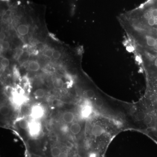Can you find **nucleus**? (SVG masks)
I'll use <instances>...</instances> for the list:
<instances>
[{"label":"nucleus","mask_w":157,"mask_h":157,"mask_svg":"<svg viewBox=\"0 0 157 157\" xmlns=\"http://www.w3.org/2000/svg\"><path fill=\"white\" fill-rule=\"evenodd\" d=\"M29 132L31 136L37 137L39 135L41 130L40 123L36 120H34L30 122L29 129Z\"/></svg>","instance_id":"1"},{"label":"nucleus","mask_w":157,"mask_h":157,"mask_svg":"<svg viewBox=\"0 0 157 157\" xmlns=\"http://www.w3.org/2000/svg\"><path fill=\"white\" fill-rule=\"evenodd\" d=\"M44 109L40 105H34L32 107L31 111V116L34 120L39 119L44 115Z\"/></svg>","instance_id":"2"},{"label":"nucleus","mask_w":157,"mask_h":157,"mask_svg":"<svg viewBox=\"0 0 157 157\" xmlns=\"http://www.w3.org/2000/svg\"><path fill=\"white\" fill-rule=\"evenodd\" d=\"M91 133L94 136L99 137L104 133V129L101 125H95L92 128Z\"/></svg>","instance_id":"3"},{"label":"nucleus","mask_w":157,"mask_h":157,"mask_svg":"<svg viewBox=\"0 0 157 157\" xmlns=\"http://www.w3.org/2000/svg\"><path fill=\"white\" fill-rule=\"evenodd\" d=\"M92 112L91 107L88 104H86L82 107L81 115L84 118H88Z\"/></svg>","instance_id":"4"},{"label":"nucleus","mask_w":157,"mask_h":157,"mask_svg":"<svg viewBox=\"0 0 157 157\" xmlns=\"http://www.w3.org/2000/svg\"><path fill=\"white\" fill-rule=\"evenodd\" d=\"M74 115L71 112H67L63 115V120L67 124L72 123L74 120Z\"/></svg>","instance_id":"5"},{"label":"nucleus","mask_w":157,"mask_h":157,"mask_svg":"<svg viewBox=\"0 0 157 157\" xmlns=\"http://www.w3.org/2000/svg\"><path fill=\"white\" fill-rule=\"evenodd\" d=\"M25 98L22 94H19L18 92H16L14 95L13 101L15 104L18 105H20L22 104L25 101Z\"/></svg>","instance_id":"6"},{"label":"nucleus","mask_w":157,"mask_h":157,"mask_svg":"<svg viewBox=\"0 0 157 157\" xmlns=\"http://www.w3.org/2000/svg\"><path fill=\"white\" fill-rule=\"evenodd\" d=\"M81 130V125L79 123H73L70 127V131L73 135H78L80 133Z\"/></svg>","instance_id":"7"},{"label":"nucleus","mask_w":157,"mask_h":157,"mask_svg":"<svg viewBox=\"0 0 157 157\" xmlns=\"http://www.w3.org/2000/svg\"><path fill=\"white\" fill-rule=\"evenodd\" d=\"M28 69L29 70L33 72H37L39 70L40 66L37 61H31L28 64Z\"/></svg>","instance_id":"8"},{"label":"nucleus","mask_w":157,"mask_h":157,"mask_svg":"<svg viewBox=\"0 0 157 157\" xmlns=\"http://www.w3.org/2000/svg\"><path fill=\"white\" fill-rule=\"evenodd\" d=\"M17 31L19 34L22 36H24L29 33V28L25 24H21L18 27Z\"/></svg>","instance_id":"9"},{"label":"nucleus","mask_w":157,"mask_h":157,"mask_svg":"<svg viewBox=\"0 0 157 157\" xmlns=\"http://www.w3.org/2000/svg\"><path fill=\"white\" fill-rule=\"evenodd\" d=\"M64 84V82L60 78H56L53 81V86L57 89H61L63 88Z\"/></svg>","instance_id":"10"},{"label":"nucleus","mask_w":157,"mask_h":157,"mask_svg":"<svg viewBox=\"0 0 157 157\" xmlns=\"http://www.w3.org/2000/svg\"><path fill=\"white\" fill-rule=\"evenodd\" d=\"M61 152V149L58 147H53L51 150V153L52 157H58Z\"/></svg>","instance_id":"11"},{"label":"nucleus","mask_w":157,"mask_h":157,"mask_svg":"<svg viewBox=\"0 0 157 157\" xmlns=\"http://www.w3.org/2000/svg\"><path fill=\"white\" fill-rule=\"evenodd\" d=\"M30 122H29L27 120L23 119L21 120L19 122V127L24 130L28 129L29 126Z\"/></svg>","instance_id":"12"},{"label":"nucleus","mask_w":157,"mask_h":157,"mask_svg":"<svg viewBox=\"0 0 157 157\" xmlns=\"http://www.w3.org/2000/svg\"><path fill=\"white\" fill-rule=\"evenodd\" d=\"M0 111L1 115L4 116H7L10 114V109L8 106L6 105H3L1 107Z\"/></svg>","instance_id":"13"},{"label":"nucleus","mask_w":157,"mask_h":157,"mask_svg":"<svg viewBox=\"0 0 157 157\" xmlns=\"http://www.w3.org/2000/svg\"><path fill=\"white\" fill-rule=\"evenodd\" d=\"M146 40L147 43L149 46H154L157 44L156 40L154 38L151 36H148L147 37Z\"/></svg>","instance_id":"14"},{"label":"nucleus","mask_w":157,"mask_h":157,"mask_svg":"<svg viewBox=\"0 0 157 157\" xmlns=\"http://www.w3.org/2000/svg\"><path fill=\"white\" fill-rule=\"evenodd\" d=\"M147 114L144 112L140 111L137 113L135 115V118L136 120L138 121H141L144 120Z\"/></svg>","instance_id":"15"},{"label":"nucleus","mask_w":157,"mask_h":157,"mask_svg":"<svg viewBox=\"0 0 157 157\" xmlns=\"http://www.w3.org/2000/svg\"><path fill=\"white\" fill-rule=\"evenodd\" d=\"M45 92L42 89H37L34 92V95L37 98H42L44 96Z\"/></svg>","instance_id":"16"},{"label":"nucleus","mask_w":157,"mask_h":157,"mask_svg":"<svg viewBox=\"0 0 157 157\" xmlns=\"http://www.w3.org/2000/svg\"><path fill=\"white\" fill-rule=\"evenodd\" d=\"M86 95L89 99H92L95 96V93L93 90H88L86 92Z\"/></svg>","instance_id":"17"},{"label":"nucleus","mask_w":157,"mask_h":157,"mask_svg":"<svg viewBox=\"0 0 157 157\" xmlns=\"http://www.w3.org/2000/svg\"><path fill=\"white\" fill-rule=\"evenodd\" d=\"M1 66L4 68L7 67L10 64V61L7 58H2V59H1Z\"/></svg>","instance_id":"18"},{"label":"nucleus","mask_w":157,"mask_h":157,"mask_svg":"<svg viewBox=\"0 0 157 157\" xmlns=\"http://www.w3.org/2000/svg\"><path fill=\"white\" fill-rule=\"evenodd\" d=\"M60 131L63 134H67L70 130V128L67 124L63 125L60 128Z\"/></svg>","instance_id":"19"},{"label":"nucleus","mask_w":157,"mask_h":157,"mask_svg":"<svg viewBox=\"0 0 157 157\" xmlns=\"http://www.w3.org/2000/svg\"><path fill=\"white\" fill-rule=\"evenodd\" d=\"M53 52H54V50L52 49H47L44 52V56L48 58L52 57L53 56Z\"/></svg>","instance_id":"20"},{"label":"nucleus","mask_w":157,"mask_h":157,"mask_svg":"<svg viewBox=\"0 0 157 157\" xmlns=\"http://www.w3.org/2000/svg\"><path fill=\"white\" fill-rule=\"evenodd\" d=\"M10 43L8 41H2L1 43V48L3 50H8L10 48Z\"/></svg>","instance_id":"21"},{"label":"nucleus","mask_w":157,"mask_h":157,"mask_svg":"<svg viewBox=\"0 0 157 157\" xmlns=\"http://www.w3.org/2000/svg\"><path fill=\"white\" fill-rule=\"evenodd\" d=\"M95 104L98 107H101L103 104V101L102 99L100 98H97L95 101Z\"/></svg>","instance_id":"22"},{"label":"nucleus","mask_w":157,"mask_h":157,"mask_svg":"<svg viewBox=\"0 0 157 157\" xmlns=\"http://www.w3.org/2000/svg\"><path fill=\"white\" fill-rule=\"evenodd\" d=\"M152 117L150 115H146L145 119H144V122L147 124H150L152 122Z\"/></svg>","instance_id":"23"},{"label":"nucleus","mask_w":157,"mask_h":157,"mask_svg":"<svg viewBox=\"0 0 157 157\" xmlns=\"http://www.w3.org/2000/svg\"><path fill=\"white\" fill-rule=\"evenodd\" d=\"M61 56V52L58 50L54 51L52 58L55 60H58L60 58Z\"/></svg>","instance_id":"24"},{"label":"nucleus","mask_w":157,"mask_h":157,"mask_svg":"<svg viewBox=\"0 0 157 157\" xmlns=\"http://www.w3.org/2000/svg\"><path fill=\"white\" fill-rule=\"evenodd\" d=\"M147 22H148L149 25H151V26H153V25H154L156 23V20H155V18L152 16L148 19Z\"/></svg>","instance_id":"25"},{"label":"nucleus","mask_w":157,"mask_h":157,"mask_svg":"<svg viewBox=\"0 0 157 157\" xmlns=\"http://www.w3.org/2000/svg\"><path fill=\"white\" fill-rule=\"evenodd\" d=\"M6 38V35L4 33L1 32V35H0V39H1V41H3L5 40Z\"/></svg>","instance_id":"26"},{"label":"nucleus","mask_w":157,"mask_h":157,"mask_svg":"<svg viewBox=\"0 0 157 157\" xmlns=\"http://www.w3.org/2000/svg\"><path fill=\"white\" fill-rule=\"evenodd\" d=\"M58 157H68V154L67 152H62Z\"/></svg>","instance_id":"27"},{"label":"nucleus","mask_w":157,"mask_h":157,"mask_svg":"<svg viewBox=\"0 0 157 157\" xmlns=\"http://www.w3.org/2000/svg\"><path fill=\"white\" fill-rule=\"evenodd\" d=\"M89 157H96V154L94 153L91 154H90Z\"/></svg>","instance_id":"28"},{"label":"nucleus","mask_w":157,"mask_h":157,"mask_svg":"<svg viewBox=\"0 0 157 157\" xmlns=\"http://www.w3.org/2000/svg\"><path fill=\"white\" fill-rule=\"evenodd\" d=\"M67 146L68 147H72V145L71 144V143H69V142H68V143H67Z\"/></svg>","instance_id":"29"},{"label":"nucleus","mask_w":157,"mask_h":157,"mask_svg":"<svg viewBox=\"0 0 157 157\" xmlns=\"http://www.w3.org/2000/svg\"><path fill=\"white\" fill-rule=\"evenodd\" d=\"M154 64H155V66L157 67V58L155 59V61H154Z\"/></svg>","instance_id":"30"}]
</instances>
